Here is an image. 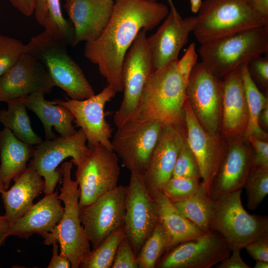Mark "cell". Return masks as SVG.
I'll return each mask as SVG.
<instances>
[{
	"label": "cell",
	"instance_id": "7",
	"mask_svg": "<svg viewBox=\"0 0 268 268\" xmlns=\"http://www.w3.org/2000/svg\"><path fill=\"white\" fill-rule=\"evenodd\" d=\"M241 192L239 190L215 200L209 224L210 230L222 236L231 251L268 236V216L249 213L242 205Z\"/></svg>",
	"mask_w": 268,
	"mask_h": 268
},
{
	"label": "cell",
	"instance_id": "17",
	"mask_svg": "<svg viewBox=\"0 0 268 268\" xmlns=\"http://www.w3.org/2000/svg\"><path fill=\"white\" fill-rule=\"evenodd\" d=\"M230 252L222 236L211 230L173 248L156 264L161 268H209L229 257Z\"/></svg>",
	"mask_w": 268,
	"mask_h": 268
},
{
	"label": "cell",
	"instance_id": "48",
	"mask_svg": "<svg viewBox=\"0 0 268 268\" xmlns=\"http://www.w3.org/2000/svg\"><path fill=\"white\" fill-rule=\"evenodd\" d=\"M251 7L258 14L268 19V0H256Z\"/></svg>",
	"mask_w": 268,
	"mask_h": 268
},
{
	"label": "cell",
	"instance_id": "26",
	"mask_svg": "<svg viewBox=\"0 0 268 268\" xmlns=\"http://www.w3.org/2000/svg\"><path fill=\"white\" fill-rule=\"evenodd\" d=\"M45 94L36 92L20 98L26 108L34 112L41 121L46 139L51 140L57 137L52 131L53 127L61 137H67L74 134L77 131L72 125V114L65 107L46 100Z\"/></svg>",
	"mask_w": 268,
	"mask_h": 268
},
{
	"label": "cell",
	"instance_id": "47",
	"mask_svg": "<svg viewBox=\"0 0 268 268\" xmlns=\"http://www.w3.org/2000/svg\"><path fill=\"white\" fill-rule=\"evenodd\" d=\"M34 14L37 22L43 26L47 16L46 0H35Z\"/></svg>",
	"mask_w": 268,
	"mask_h": 268
},
{
	"label": "cell",
	"instance_id": "49",
	"mask_svg": "<svg viewBox=\"0 0 268 268\" xmlns=\"http://www.w3.org/2000/svg\"><path fill=\"white\" fill-rule=\"evenodd\" d=\"M10 226L7 217L5 215H0V241H4L8 237V233Z\"/></svg>",
	"mask_w": 268,
	"mask_h": 268
},
{
	"label": "cell",
	"instance_id": "27",
	"mask_svg": "<svg viewBox=\"0 0 268 268\" xmlns=\"http://www.w3.org/2000/svg\"><path fill=\"white\" fill-rule=\"evenodd\" d=\"M152 196L156 203L159 221L168 237L169 251L182 242L195 239L204 234L180 212L162 191L157 192Z\"/></svg>",
	"mask_w": 268,
	"mask_h": 268
},
{
	"label": "cell",
	"instance_id": "14",
	"mask_svg": "<svg viewBox=\"0 0 268 268\" xmlns=\"http://www.w3.org/2000/svg\"><path fill=\"white\" fill-rule=\"evenodd\" d=\"M117 93L113 87L107 85L99 93L84 99L64 101L56 99L52 102L71 112L76 127H79L85 134L88 147L100 144L112 150L111 138L113 129L105 119L104 108Z\"/></svg>",
	"mask_w": 268,
	"mask_h": 268
},
{
	"label": "cell",
	"instance_id": "3",
	"mask_svg": "<svg viewBox=\"0 0 268 268\" xmlns=\"http://www.w3.org/2000/svg\"><path fill=\"white\" fill-rule=\"evenodd\" d=\"M268 51V26L249 29L201 44V62L219 79Z\"/></svg>",
	"mask_w": 268,
	"mask_h": 268
},
{
	"label": "cell",
	"instance_id": "31",
	"mask_svg": "<svg viewBox=\"0 0 268 268\" xmlns=\"http://www.w3.org/2000/svg\"><path fill=\"white\" fill-rule=\"evenodd\" d=\"M7 109L0 111V123L20 140L32 145L42 140L32 129L26 107L20 98L7 101Z\"/></svg>",
	"mask_w": 268,
	"mask_h": 268
},
{
	"label": "cell",
	"instance_id": "32",
	"mask_svg": "<svg viewBox=\"0 0 268 268\" xmlns=\"http://www.w3.org/2000/svg\"><path fill=\"white\" fill-rule=\"evenodd\" d=\"M168 251V237L159 221L136 256L138 268H154L164 253Z\"/></svg>",
	"mask_w": 268,
	"mask_h": 268
},
{
	"label": "cell",
	"instance_id": "5",
	"mask_svg": "<svg viewBox=\"0 0 268 268\" xmlns=\"http://www.w3.org/2000/svg\"><path fill=\"white\" fill-rule=\"evenodd\" d=\"M71 160L62 166V187L59 198L64 204L62 218L54 230L43 238L45 245L58 243L60 254L66 256L71 268H78L90 251V243L81 224L78 207V183L71 177Z\"/></svg>",
	"mask_w": 268,
	"mask_h": 268
},
{
	"label": "cell",
	"instance_id": "54",
	"mask_svg": "<svg viewBox=\"0 0 268 268\" xmlns=\"http://www.w3.org/2000/svg\"><path fill=\"white\" fill-rule=\"evenodd\" d=\"M241 0L244 2L245 3H246V4H247L248 5H249L250 6H251V5L253 3V2L256 0Z\"/></svg>",
	"mask_w": 268,
	"mask_h": 268
},
{
	"label": "cell",
	"instance_id": "56",
	"mask_svg": "<svg viewBox=\"0 0 268 268\" xmlns=\"http://www.w3.org/2000/svg\"><path fill=\"white\" fill-rule=\"evenodd\" d=\"M4 242V241H0V246L2 244V243Z\"/></svg>",
	"mask_w": 268,
	"mask_h": 268
},
{
	"label": "cell",
	"instance_id": "24",
	"mask_svg": "<svg viewBox=\"0 0 268 268\" xmlns=\"http://www.w3.org/2000/svg\"><path fill=\"white\" fill-rule=\"evenodd\" d=\"M64 210L58 190L51 194L45 195L11 225L8 236L28 239L37 234L43 237L51 233L59 223Z\"/></svg>",
	"mask_w": 268,
	"mask_h": 268
},
{
	"label": "cell",
	"instance_id": "10",
	"mask_svg": "<svg viewBox=\"0 0 268 268\" xmlns=\"http://www.w3.org/2000/svg\"><path fill=\"white\" fill-rule=\"evenodd\" d=\"M147 31L143 29L128 51L122 67L123 98L114 117L117 128L123 127L134 110L146 82L153 71Z\"/></svg>",
	"mask_w": 268,
	"mask_h": 268
},
{
	"label": "cell",
	"instance_id": "50",
	"mask_svg": "<svg viewBox=\"0 0 268 268\" xmlns=\"http://www.w3.org/2000/svg\"><path fill=\"white\" fill-rule=\"evenodd\" d=\"M259 123L265 128L268 127V104L262 110L259 117Z\"/></svg>",
	"mask_w": 268,
	"mask_h": 268
},
{
	"label": "cell",
	"instance_id": "1",
	"mask_svg": "<svg viewBox=\"0 0 268 268\" xmlns=\"http://www.w3.org/2000/svg\"><path fill=\"white\" fill-rule=\"evenodd\" d=\"M169 12L168 6L156 0H118L111 18L101 35L86 43L84 54L98 66L108 85L123 91L122 67L125 57L140 31L152 30Z\"/></svg>",
	"mask_w": 268,
	"mask_h": 268
},
{
	"label": "cell",
	"instance_id": "4",
	"mask_svg": "<svg viewBox=\"0 0 268 268\" xmlns=\"http://www.w3.org/2000/svg\"><path fill=\"white\" fill-rule=\"evenodd\" d=\"M25 45L26 53L44 66L55 86L70 99L82 100L95 94L82 69L68 54L67 45L44 30Z\"/></svg>",
	"mask_w": 268,
	"mask_h": 268
},
{
	"label": "cell",
	"instance_id": "55",
	"mask_svg": "<svg viewBox=\"0 0 268 268\" xmlns=\"http://www.w3.org/2000/svg\"><path fill=\"white\" fill-rule=\"evenodd\" d=\"M167 1L170 6V8H173L175 7L172 0H167Z\"/></svg>",
	"mask_w": 268,
	"mask_h": 268
},
{
	"label": "cell",
	"instance_id": "13",
	"mask_svg": "<svg viewBox=\"0 0 268 268\" xmlns=\"http://www.w3.org/2000/svg\"><path fill=\"white\" fill-rule=\"evenodd\" d=\"M127 186L118 185L79 212L81 224L93 249L124 228Z\"/></svg>",
	"mask_w": 268,
	"mask_h": 268
},
{
	"label": "cell",
	"instance_id": "12",
	"mask_svg": "<svg viewBox=\"0 0 268 268\" xmlns=\"http://www.w3.org/2000/svg\"><path fill=\"white\" fill-rule=\"evenodd\" d=\"M187 99L201 126L220 133L222 116V80L201 62L197 63L186 85Z\"/></svg>",
	"mask_w": 268,
	"mask_h": 268
},
{
	"label": "cell",
	"instance_id": "20",
	"mask_svg": "<svg viewBox=\"0 0 268 268\" xmlns=\"http://www.w3.org/2000/svg\"><path fill=\"white\" fill-rule=\"evenodd\" d=\"M253 155L248 140L241 138L227 142L224 156L209 190L213 200L244 188L255 167Z\"/></svg>",
	"mask_w": 268,
	"mask_h": 268
},
{
	"label": "cell",
	"instance_id": "46",
	"mask_svg": "<svg viewBox=\"0 0 268 268\" xmlns=\"http://www.w3.org/2000/svg\"><path fill=\"white\" fill-rule=\"evenodd\" d=\"M12 5L21 13L30 16L34 13L35 0H9Z\"/></svg>",
	"mask_w": 268,
	"mask_h": 268
},
{
	"label": "cell",
	"instance_id": "40",
	"mask_svg": "<svg viewBox=\"0 0 268 268\" xmlns=\"http://www.w3.org/2000/svg\"><path fill=\"white\" fill-rule=\"evenodd\" d=\"M249 73L256 84L258 83L267 89L268 85V58L262 56L255 57L247 63Z\"/></svg>",
	"mask_w": 268,
	"mask_h": 268
},
{
	"label": "cell",
	"instance_id": "11",
	"mask_svg": "<svg viewBox=\"0 0 268 268\" xmlns=\"http://www.w3.org/2000/svg\"><path fill=\"white\" fill-rule=\"evenodd\" d=\"M125 199L124 229L134 254H138L142 245L159 222L156 202L140 173L131 172Z\"/></svg>",
	"mask_w": 268,
	"mask_h": 268
},
{
	"label": "cell",
	"instance_id": "44",
	"mask_svg": "<svg viewBox=\"0 0 268 268\" xmlns=\"http://www.w3.org/2000/svg\"><path fill=\"white\" fill-rule=\"evenodd\" d=\"M241 249L234 248L232 254L219 262L217 268H251L242 259L240 255Z\"/></svg>",
	"mask_w": 268,
	"mask_h": 268
},
{
	"label": "cell",
	"instance_id": "57",
	"mask_svg": "<svg viewBox=\"0 0 268 268\" xmlns=\"http://www.w3.org/2000/svg\"><path fill=\"white\" fill-rule=\"evenodd\" d=\"M114 0V1H117V0Z\"/></svg>",
	"mask_w": 268,
	"mask_h": 268
},
{
	"label": "cell",
	"instance_id": "9",
	"mask_svg": "<svg viewBox=\"0 0 268 268\" xmlns=\"http://www.w3.org/2000/svg\"><path fill=\"white\" fill-rule=\"evenodd\" d=\"M87 139L80 129L73 135L42 140L36 145L29 165L43 177L45 195L52 194L58 183L62 181L59 164L67 158L71 157L72 163L78 166L89 153L90 148L86 145Z\"/></svg>",
	"mask_w": 268,
	"mask_h": 268
},
{
	"label": "cell",
	"instance_id": "43",
	"mask_svg": "<svg viewBox=\"0 0 268 268\" xmlns=\"http://www.w3.org/2000/svg\"><path fill=\"white\" fill-rule=\"evenodd\" d=\"M245 248L254 260L268 262V236L251 242Z\"/></svg>",
	"mask_w": 268,
	"mask_h": 268
},
{
	"label": "cell",
	"instance_id": "8",
	"mask_svg": "<svg viewBox=\"0 0 268 268\" xmlns=\"http://www.w3.org/2000/svg\"><path fill=\"white\" fill-rule=\"evenodd\" d=\"M90 148L75 173L79 190V212L116 187L120 173L118 156L112 150L100 144Z\"/></svg>",
	"mask_w": 268,
	"mask_h": 268
},
{
	"label": "cell",
	"instance_id": "18",
	"mask_svg": "<svg viewBox=\"0 0 268 268\" xmlns=\"http://www.w3.org/2000/svg\"><path fill=\"white\" fill-rule=\"evenodd\" d=\"M196 22L197 16L182 18L175 7L171 8L161 26L147 38L153 70L177 61Z\"/></svg>",
	"mask_w": 268,
	"mask_h": 268
},
{
	"label": "cell",
	"instance_id": "15",
	"mask_svg": "<svg viewBox=\"0 0 268 268\" xmlns=\"http://www.w3.org/2000/svg\"><path fill=\"white\" fill-rule=\"evenodd\" d=\"M163 127L160 123L152 122L117 128L111 140L112 148L131 173L141 174L144 171Z\"/></svg>",
	"mask_w": 268,
	"mask_h": 268
},
{
	"label": "cell",
	"instance_id": "53",
	"mask_svg": "<svg viewBox=\"0 0 268 268\" xmlns=\"http://www.w3.org/2000/svg\"><path fill=\"white\" fill-rule=\"evenodd\" d=\"M5 191H6V190L4 187V185L0 179V193L1 194Z\"/></svg>",
	"mask_w": 268,
	"mask_h": 268
},
{
	"label": "cell",
	"instance_id": "38",
	"mask_svg": "<svg viewBox=\"0 0 268 268\" xmlns=\"http://www.w3.org/2000/svg\"><path fill=\"white\" fill-rule=\"evenodd\" d=\"M201 182L194 179L172 177L165 184L162 192L174 202L184 200L194 194Z\"/></svg>",
	"mask_w": 268,
	"mask_h": 268
},
{
	"label": "cell",
	"instance_id": "42",
	"mask_svg": "<svg viewBox=\"0 0 268 268\" xmlns=\"http://www.w3.org/2000/svg\"><path fill=\"white\" fill-rule=\"evenodd\" d=\"M253 150L255 166L268 167V142L250 136L247 139Z\"/></svg>",
	"mask_w": 268,
	"mask_h": 268
},
{
	"label": "cell",
	"instance_id": "45",
	"mask_svg": "<svg viewBox=\"0 0 268 268\" xmlns=\"http://www.w3.org/2000/svg\"><path fill=\"white\" fill-rule=\"evenodd\" d=\"M53 245V255L48 268H71L70 263L64 255L58 254L59 245L55 242Z\"/></svg>",
	"mask_w": 268,
	"mask_h": 268
},
{
	"label": "cell",
	"instance_id": "19",
	"mask_svg": "<svg viewBox=\"0 0 268 268\" xmlns=\"http://www.w3.org/2000/svg\"><path fill=\"white\" fill-rule=\"evenodd\" d=\"M54 86L44 66L25 53L0 76V102L6 103L36 92L50 93Z\"/></svg>",
	"mask_w": 268,
	"mask_h": 268
},
{
	"label": "cell",
	"instance_id": "30",
	"mask_svg": "<svg viewBox=\"0 0 268 268\" xmlns=\"http://www.w3.org/2000/svg\"><path fill=\"white\" fill-rule=\"evenodd\" d=\"M173 203L180 212L202 232L206 233L211 231L209 224L215 200L210 197L201 182L197 191L192 196Z\"/></svg>",
	"mask_w": 268,
	"mask_h": 268
},
{
	"label": "cell",
	"instance_id": "37",
	"mask_svg": "<svg viewBox=\"0 0 268 268\" xmlns=\"http://www.w3.org/2000/svg\"><path fill=\"white\" fill-rule=\"evenodd\" d=\"M26 53V45L20 40L0 34V76Z\"/></svg>",
	"mask_w": 268,
	"mask_h": 268
},
{
	"label": "cell",
	"instance_id": "6",
	"mask_svg": "<svg viewBox=\"0 0 268 268\" xmlns=\"http://www.w3.org/2000/svg\"><path fill=\"white\" fill-rule=\"evenodd\" d=\"M268 26V19L241 0H204L193 31L200 44L249 29Z\"/></svg>",
	"mask_w": 268,
	"mask_h": 268
},
{
	"label": "cell",
	"instance_id": "22",
	"mask_svg": "<svg viewBox=\"0 0 268 268\" xmlns=\"http://www.w3.org/2000/svg\"><path fill=\"white\" fill-rule=\"evenodd\" d=\"M113 0H66L64 8L72 24V46L96 40L107 25L112 14Z\"/></svg>",
	"mask_w": 268,
	"mask_h": 268
},
{
	"label": "cell",
	"instance_id": "2",
	"mask_svg": "<svg viewBox=\"0 0 268 268\" xmlns=\"http://www.w3.org/2000/svg\"><path fill=\"white\" fill-rule=\"evenodd\" d=\"M186 85L177 70L176 61L153 70L125 124L157 122L163 126L185 129L184 107L187 99Z\"/></svg>",
	"mask_w": 268,
	"mask_h": 268
},
{
	"label": "cell",
	"instance_id": "35",
	"mask_svg": "<svg viewBox=\"0 0 268 268\" xmlns=\"http://www.w3.org/2000/svg\"><path fill=\"white\" fill-rule=\"evenodd\" d=\"M247 207L250 210L258 207L268 194V167L255 166L245 183Z\"/></svg>",
	"mask_w": 268,
	"mask_h": 268
},
{
	"label": "cell",
	"instance_id": "21",
	"mask_svg": "<svg viewBox=\"0 0 268 268\" xmlns=\"http://www.w3.org/2000/svg\"><path fill=\"white\" fill-rule=\"evenodd\" d=\"M185 138V129L174 126H163L147 166L141 174L152 196L162 191L172 177L180 148Z\"/></svg>",
	"mask_w": 268,
	"mask_h": 268
},
{
	"label": "cell",
	"instance_id": "33",
	"mask_svg": "<svg viewBox=\"0 0 268 268\" xmlns=\"http://www.w3.org/2000/svg\"><path fill=\"white\" fill-rule=\"evenodd\" d=\"M47 16L44 30L66 45L72 46L74 31L72 23L63 15L60 0H46Z\"/></svg>",
	"mask_w": 268,
	"mask_h": 268
},
{
	"label": "cell",
	"instance_id": "16",
	"mask_svg": "<svg viewBox=\"0 0 268 268\" xmlns=\"http://www.w3.org/2000/svg\"><path fill=\"white\" fill-rule=\"evenodd\" d=\"M186 139L197 161L201 183L209 194L214 178L224 156L227 141L220 133H210L199 124L186 99L184 107Z\"/></svg>",
	"mask_w": 268,
	"mask_h": 268
},
{
	"label": "cell",
	"instance_id": "51",
	"mask_svg": "<svg viewBox=\"0 0 268 268\" xmlns=\"http://www.w3.org/2000/svg\"><path fill=\"white\" fill-rule=\"evenodd\" d=\"M202 2V0H190L191 11L194 13H198Z\"/></svg>",
	"mask_w": 268,
	"mask_h": 268
},
{
	"label": "cell",
	"instance_id": "39",
	"mask_svg": "<svg viewBox=\"0 0 268 268\" xmlns=\"http://www.w3.org/2000/svg\"><path fill=\"white\" fill-rule=\"evenodd\" d=\"M111 268H138L136 256L126 235L118 246Z\"/></svg>",
	"mask_w": 268,
	"mask_h": 268
},
{
	"label": "cell",
	"instance_id": "36",
	"mask_svg": "<svg viewBox=\"0 0 268 268\" xmlns=\"http://www.w3.org/2000/svg\"><path fill=\"white\" fill-rule=\"evenodd\" d=\"M172 177L186 178L199 181L201 179L197 161L186 138L180 148Z\"/></svg>",
	"mask_w": 268,
	"mask_h": 268
},
{
	"label": "cell",
	"instance_id": "52",
	"mask_svg": "<svg viewBox=\"0 0 268 268\" xmlns=\"http://www.w3.org/2000/svg\"><path fill=\"white\" fill-rule=\"evenodd\" d=\"M256 264L254 267V268H268V262L258 260L256 261Z\"/></svg>",
	"mask_w": 268,
	"mask_h": 268
},
{
	"label": "cell",
	"instance_id": "23",
	"mask_svg": "<svg viewBox=\"0 0 268 268\" xmlns=\"http://www.w3.org/2000/svg\"><path fill=\"white\" fill-rule=\"evenodd\" d=\"M222 87L220 133L227 142L244 138L249 115L240 67L222 80Z\"/></svg>",
	"mask_w": 268,
	"mask_h": 268
},
{
	"label": "cell",
	"instance_id": "34",
	"mask_svg": "<svg viewBox=\"0 0 268 268\" xmlns=\"http://www.w3.org/2000/svg\"><path fill=\"white\" fill-rule=\"evenodd\" d=\"M125 236L124 228L114 233L97 248L90 250L79 268H111L118 246Z\"/></svg>",
	"mask_w": 268,
	"mask_h": 268
},
{
	"label": "cell",
	"instance_id": "25",
	"mask_svg": "<svg viewBox=\"0 0 268 268\" xmlns=\"http://www.w3.org/2000/svg\"><path fill=\"white\" fill-rule=\"evenodd\" d=\"M14 184L1 193L4 215L10 224L24 215L34 204L33 201L45 188V182L31 165L13 180Z\"/></svg>",
	"mask_w": 268,
	"mask_h": 268
},
{
	"label": "cell",
	"instance_id": "29",
	"mask_svg": "<svg viewBox=\"0 0 268 268\" xmlns=\"http://www.w3.org/2000/svg\"><path fill=\"white\" fill-rule=\"evenodd\" d=\"M247 63L240 67L241 78L246 99L249 120L244 139L252 136L268 141V134L259 123L260 114L268 104V98L259 89L252 78L247 68Z\"/></svg>",
	"mask_w": 268,
	"mask_h": 268
},
{
	"label": "cell",
	"instance_id": "41",
	"mask_svg": "<svg viewBox=\"0 0 268 268\" xmlns=\"http://www.w3.org/2000/svg\"><path fill=\"white\" fill-rule=\"evenodd\" d=\"M197 59L195 43H192L182 57L176 61L177 70L186 84L193 69L197 63Z\"/></svg>",
	"mask_w": 268,
	"mask_h": 268
},
{
	"label": "cell",
	"instance_id": "28",
	"mask_svg": "<svg viewBox=\"0 0 268 268\" xmlns=\"http://www.w3.org/2000/svg\"><path fill=\"white\" fill-rule=\"evenodd\" d=\"M33 146L20 140L7 128L0 131V179L6 190L11 181L27 167L33 155Z\"/></svg>",
	"mask_w": 268,
	"mask_h": 268
}]
</instances>
